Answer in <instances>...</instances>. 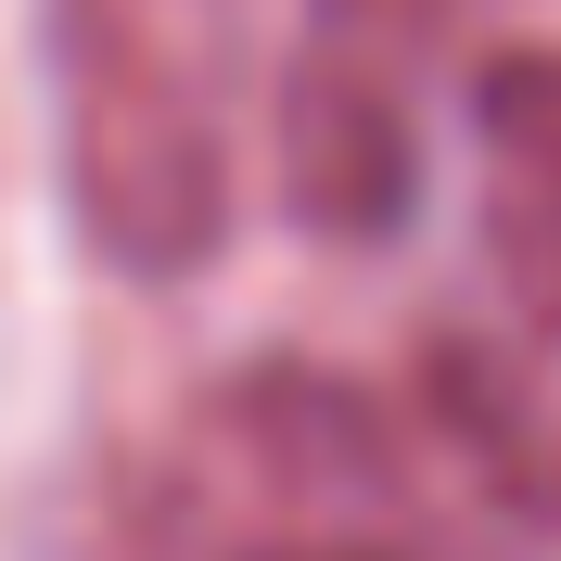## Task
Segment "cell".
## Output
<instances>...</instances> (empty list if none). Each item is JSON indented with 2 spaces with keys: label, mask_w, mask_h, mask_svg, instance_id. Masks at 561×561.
<instances>
[{
  "label": "cell",
  "mask_w": 561,
  "mask_h": 561,
  "mask_svg": "<svg viewBox=\"0 0 561 561\" xmlns=\"http://www.w3.org/2000/svg\"><path fill=\"white\" fill-rule=\"evenodd\" d=\"M192 0H65L51 103H65V205L128 280L205 268L230 230V115Z\"/></svg>",
  "instance_id": "cell-1"
},
{
  "label": "cell",
  "mask_w": 561,
  "mask_h": 561,
  "mask_svg": "<svg viewBox=\"0 0 561 561\" xmlns=\"http://www.w3.org/2000/svg\"><path fill=\"white\" fill-rule=\"evenodd\" d=\"M472 0H319V38L280 103V179L307 230H383L409 205V51Z\"/></svg>",
  "instance_id": "cell-2"
},
{
  "label": "cell",
  "mask_w": 561,
  "mask_h": 561,
  "mask_svg": "<svg viewBox=\"0 0 561 561\" xmlns=\"http://www.w3.org/2000/svg\"><path fill=\"white\" fill-rule=\"evenodd\" d=\"M472 217L497 280L561 332V38L472 65Z\"/></svg>",
  "instance_id": "cell-3"
},
{
  "label": "cell",
  "mask_w": 561,
  "mask_h": 561,
  "mask_svg": "<svg viewBox=\"0 0 561 561\" xmlns=\"http://www.w3.org/2000/svg\"><path fill=\"white\" fill-rule=\"evenodd\" d=\"M294 561H357V549H294Z\"/></svg>",
  "instance_id": "cell-4"
}]
</instances>
